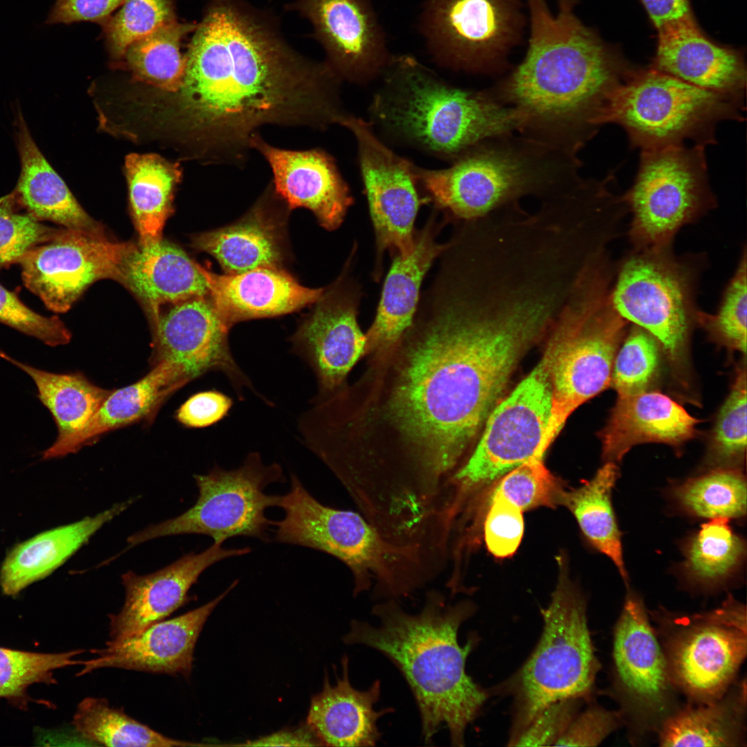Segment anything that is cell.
Segmentation results:
<instances>
[{
  "label": "cell",
  "mask_w": 747,
  "mask_h": 747,
  "mask_svg": "<svg viewBox=\"0 0 747 747\" xmlns=\"http://www.w3.org/2000/svg\"><path fill=\"white\" fill-rule=\"evenodd\" d=\"M544 334L539 318L504 293L433 277L399 340L406 356L386 412L409 448L405 474L422 490L441 489Z\"/></svg>",
  "instance_id": "1"
},
{
  "label": "cell",
  "mask_w": 747,
  "mask_h": 747,
  "mask_svg": "<svg viewBox=\"0 0 747 747\" xmlns=\"http://www.w3.org/2000/svg\"><path fill=\"white\" fill-rule=\"evenodd\" d=\"M185 57L178 113L210 163L243 166L264 125L322 130L345 114L326 62L299 54L273 16L244 0H212Z\"/></svg>",
  "instance_id": "2"
},
{
  "label": "cell",
  "mask_w": 747,
  "mask_h": 747,
  "mask_svg": "<svg viewBox=\"0 0 747 747\" xmlns=\"http://www.w3.org/2000/svg\"><path fill=\"white\" fill-rule=\"evenodd\" d=\"M532 32L522 62L494 98L524 117L522 133L576 155L597 131L609 95L633 72L564 5L556 16L531 0Z\"/></svg>",
  "instance_id": "3"
},
{
  "label": "cell",
  "mask_w": 747,
  "mask_h": 747,
  "mask_svg": "<svg viewBox=\"0 0 747 747\" xmlns=\"http://www.w3.org/2000/svg\"><path fill=\"white\" fill-rule=\"evenodd\" d=\"M470 602L446 603L442 593L427 592L422 609L405 611L396 600L376 604L378 625L353 620L344 636L386 656L407 682L419 710L425 743L443 726L453 746L464 745L465 732L480 712L487 694L465 672L475 640L461 646L458 631L473 614Z\"/></svg>",
  "instance_id": "4"
},
{
  "label": "cell",
  "mask_w": 747,
  "mask_h": 747,
  "mask_svg": "<svg viewBox=\"0 0 747 747\" xmlns=\"http://www.w3.org/2000/svg\"><path fill=\"white\" fill-rule=\"evenodd\" d=\"M371 110L408 143L454 160L479 143L522 131L523 113L490 94L455 87L409 55L391 56Z\"/></svg>",
  "instance_id": "5"
},
{
  "label": "cell",
  "mask_w": 747,
  "mask_h": 747,
  "mask_svg": "<svg viewBox=\"0 0 747 747\" xmlns=\"http://www.w3.org/2000/svg\"><path fill=\"white\" fill-rule=\"evenodd\" d=\"M512 133L488 139L442 169L414 166L421 183L438 206L459 221L486 216L519 203L526 196L541 201L573 187L576 156L527 136Z\"/></svg>",
  "instance_id": "6"
},
{
  "label": "cell",
  "mask_w": 747,
  "mask_h": 747,
  "mask_svg": "<svg viewBox=\"0 0 747 747\" xmlns=\"http://www.w3.org/2000/svg\"><path fill=\"white\" fill-rule=\"evenodd\" d=\"M285 515L272 521L277 542L331 555L351 571L354 596L374 585L376 598L398 600L436 575L428 554L416 545H400L382 537L360 514L325 506L314 498L294 474L289 492L277 504Z\"/></svg>",
  "instance_id": "7"
},
{
  "label": "cell",
  "mask_w": 747,
  "mask_h": 747,
  "mask_svg": "<svg viewBox=\"0 0 747 747\" xmlns=\"http://www.w3.org/2000/svg\"><path fill=\"white\" fill-rule=\"evenodd\" d=\"M613 271L608 258L592 261L548 331L544 356L551 387L549 445L575 409L610 385L627 323L611 304Z\"/></svg>",
  "instance_id": "8"
},
{
  "label": "cell",
  "mask_w": 747,
  "mask_h": 747,
  "mask_svg": "<svg viewBox=\"0 0 747 747\" xmlns=\"http://www.w3.org/2000/svg\"><path fill=\"white\" fill-rule=\"evenodd\" d=\"M744 100L708 91L654 68L633 71L607 97L593 124L615 123L641 150L716 143L719 122L742 121Z\"/></svg>",
  "instance_id": "9"
},
{
  "label": "cell",
  "mask_w": 747,
  "mask_h": 747,
  "mask_svg": "<svg viewBox=\"0 0 747 747\" xmlns=\"http://www.w3.org/2000/svg\"><path fill=\"white\" fill-rule=\"evenodd\" d=\"M542 614V636L513 680L516 708L510 738L549 705L586 699L599 669L584 600L566 576H560Z\"/></svg>",
  "instance_id": "10"
},
{
  "label": "cell",
  "mask_w": 747,
  "mask_h": 747,
  "mask_svg": "<svg viewBox=\"0 0 747 747\" xmlns=\"http://www.w3.org/2000/svg\"><path fill=\"white\" fill-rule=\"evenodd\" d=\"M670 247L635 249L628 255L618 269L610 301L621 317L651 334L680 369L687 365L700 311L695 301L698 270Z\"/></svg>",
  "instance_id": "11"
},
{
  "label": "cell",
  "mask_w": 747,
  "mask_h": 747,
  "mask_svg": "<svg viewBox=\"0 0 747 747\" xmlns=\"http://www.w3.org/2000/svg\"><path fill=\"white\" fill-rule=\"evenodd\" d=\"M551 412V387L546 360L533 371L488 416L479 443L467 462L443 486L445 513L456 516L468 496L525 461L542 457Z\"/></svg>",
  "instance_id": "12"
},
{
  "label": "cell",
  "mask_w": 747,
  "mask_h": 747,
  "mask_svg": "<svg viewBox=\"0 0 747 747\" xmlns=\"http://www.w3.org/2000/svg\"><path fill=\"white\" fill-rule=\"evenodd\" d=\"M622 198L632 213L635 249L670 246L678 230L717 205L705 147L642 150L635 181Z\"/></svg>",
  "instance_id": "13"
},
{
  "label": "cell",
  "mask_w": 747,
  "mask_h": 747,
  "mask_svg": "<svg viewBox=\"0 0 747 747\" xmlns=\"http://www.w3.org/2000/svg\"><path fill=\"white\" fill-rule=\"evenodd\" d=\"M199 490L195 504L183 514L129 536L131 546L153 539L174 535L199 534L223 543L238 536L267 540L272 521L265 515L277 506L279 495L264 493L270 484L283 482L282 467L265 465L257 452L250 453L237 469L214 466L208 474H195Z\"/></svg>",
  "instance_id": "14"
},
{
  "label": "cell",
  "mask_w": 747,
  "mask_h": 747,
  "mask_svg": "<svg viewBox=\"0 0 747 747\" xmlns=\"http://www.w3.org/2000/svg\"><path fill=\"white\" fill-rule=\"evenodd\" d=\"M663 649L670 679L691 698H721L745 659L746 609L731 596L715 609L677 619Z\"/></svg>",
  "instance_id": "15"
},
{
  "label": "cell",
  "mask_w": 747,
  "mask_h": 747,
  "mask_svg": "<svg viewBox=\"0 0 747 747\" xmlns=\"http://www.w3.org/2000/svg\"><path fill=\"white\" fill-rule=\"evenodd\" d=\"M516 11L510 0H426L418 30L437 64L482 71L509 48L517 33Z\"/></svg>",
  "instance_id": "16"
},
{
  "label": "cell",
  "mask_w": 747,
  "mask_h": 747,
  "mask_svg": "<svg viewBox=\"0 0 747 747\" xmlns=\"http://www.w3.org/2000/svg\"><path fill=\"white\" fill-rule=\"evenodd\" d=\"M133 243L106 235L59 229L19 260L26 287L56 313L68 311L84 291L102 279L119 281L120 266Z\"/></svg>",
  "instance_id": "17"
},
{
  "label": "cell",
  "mask_w": 747,
  "mask_h": 747,
  "mask_svg": "<svg viewBox=\"0 0 747 747\" xmlns=\"http://www.w3.org/2000/svg\"><path fill=\"white\" fill-rule=\"evenodd\" d=\"M339 124L357 141L378 256L387 250L396 256H408L414 249V223L421 203L414 165L383 144L362 119L346 114Z\"/></svg>",
  "instance_id": "18"
},
{
  "label": "cell",
  "mask_w": 747,
  "mask_h": 747,
  "mask_svg": "<svg viewBox=\"0 0 747 747\" xmlns=\"http://www.w3.org/2000/svg\"><path fill=\"white\" fill-rule=\"evenodd\" d=\"M288 6L311 24L341 80L362 84L381 76L392 55L370 0H293Z\"/></svg>",
  "instance_id": "19"
},
{
  "label": "cell",
  "mask_w": 747,
  "mask_h": 747,
  "mask_svg": "<svg viewBox=\"0 0 747 747\" xmlns=\"http://www.w3.org/2000/svg\"><path fill=\"white\" fill-rule=\"evenodd\" d=\"M152 328L154 365L165 360L176 362L190 380L210 371H219L241 398L246 389L261 397L234 358L228 340L230 326L209 295L172 304L167 313H160Z\"/></svg>",
  "instance_id": "20"
},
{
  "label": "cell",
  "mask_w": 747,
  "mask_h": 747,
  "mask_svg": "<svg viewBox=\"0 0 747 747\" xmlns=\"http://www.w3.org/2000/svg\"><path fill=\"white\" fill-rule=\"evenodd\" d=\"M323 294L292 338L294 353L315 373L320 397L335 391L365 352L366 338L357 322L359 284L347 277Z\"/></svg>",
  "instance_id": "21"
},
{
  "label": "cell",
  "mask_w": 747,
  "mask_h": 747,
  "mask_svg": "<svg viewBox=\"0 0 747 747\" xmlns=\"http://www.w3.org/2000/svg\"><path fill=\"white\" fill-rule=\"evenodd\" d=\"M238 583L235 580L210 602L170 620H160L120 640H111L106 647L92 650L95 657L82 661V676L103 667L179 674L189 676L194 647L208 618Z\"/></svg>",
  "instance_id": "22"
},
{
  "label": "cell",
  "mask_w": 747,
  "mask_h": 747,
  "mask_svg": "<svg viewBox=\"0 0 747 747\" xmlns=\"http://www.w3.org/2000/svg\"><path fill=\"white\" fill-rule=\"evenodd\" d=\"M222 544L213 542L205 551L185 555L150 574L124 573L125 600L119 613L109 615L111 640L122 639L163 620L189 601L190 589L208 567L251 551L250 547L226 549Z\"/></svg>",
  "instance_id": "23"
},
{
  "label": "cell",
  "mask_w": 747,
  "mask_h": 747,
  "mask_svg": "<svg viewBox=\"0 0 747 747\" xmlns=\"http://www.w3.org/2000/svg\"><path fill=\"white\" fill-rule=\"evenodd\" d=\"M250 147L268 163L274 192L290 209L310 210L329 230L339 227L353 198L330 154L317 148L297 151L276 147L258 133L252 137Z\"/></svg>",
  "instance_id": "24"
},
{
  "label": "cell",
  "mask_w": 747,
  "mask_h": 747,
  "mask_svg": "<svg viewBox=\"0 0 747 747\" xmlns=\"http://www.w3.org/2000/svg\"><path fill=\"white\" fill-rule=\"evenodd\" d=\"M613 654L619 684L634 705L663 710L672 683L666 657L642 601L631 593L616 625Z\"/></svg>",
  "instance_id": "25"
},
{
  "label": "cell",
  "mask_w": 747,
  "mask_h": 747,
  "mask_svg": "<svg viewBox=\"0 0 747 747\" xmlns=\"http://www.w3.org/2000/svg\"><path fill=\"white\" fill-rule=\"evenodd\" d=\"M654 69L715 93L744 100L741 56L706 38L694 19L658 31Z\"/></svg>",
  "instance_id": "26"
},
{
  "label": "cell",
  "mask_w": 747,
  "mask_h": 747,
  "mask_svg": "<svg viewBox=\"0 0 747 747\" xmlns=\"http://www.w3.org/2000/svg\"><path fill=\"white\" fill-rule=\"evenodd\" d=\"M209 296L229 326L248 319L289 313L317 302L322 288L300 285L279 268L260 267L237 274L219 275L199 265Z\"/></svg>",
  "instance_id": "27"
},
{
  "label": "cell",
  "mask_w": 747,
  "mask_h": 747,
  "mask_svg": "<svg viewBox=\"0 0 747 747\" xmlns=\"http://www.w3.org/2000/svg\"><path fill=\"white\" fill-rule=\"evenodd\" d=\"M118 282L142 304L152 327L162 305L209 295L199 264L163 239L145 246L134 244L122 260Z\"/></svg>",
  "instance_id": "28"
},
{
  "label": "cell",
  "mask_w": 747,
  "mask_h": 747,
  "mask_svg": "<svg viewBox=\"0 0 747 747\" xmlns=\"http://www.w3.org/2000/svg\"><path fill=\"white\" fill-rule=\"evenodd\" d=\"M439 224L430 219L414 233L412 252L396 256L385 279L375 320L366 338L365 351L393 349L410 326L421 296L423 279L446 243L437 241Z\"/></svg>",
  "instance_id": "29"
},
{
  "label": "cell",
  "mask_w": 747,
  "mask_h": 747,
  "mask_svg": "<svg viewBox=\"0 0 747 747\" xmlns=\"http://www.w3.org/2000/svg\"><path fill=\"white\" fill-rule=\"evenodd\" d=\"M698 420L657 391L618 396L602 432L604 458L620 462L634 446L661 443L680 446L696 434Z\"/></svg>",
  "instance_id": "30"
},
{
  "label": "cell",
  "mask_w": 747,
  "mask_h": 747,
  "mask_svg": "<svg viewBox=\"0 0 747 747\" xmlns=\"http://www.w3.org/2000/svg\"><path fill=\"white\" fill-rule=\"evenodd\" d=\"M342 676L335 684L331 685L326 676L322 691L311 699L307 726L322 746H374L381 736L378 719L393 709L374 710L380 695L379 680L367 690H357L349 680L346 656L342 659Z\"/></svg>",
  "instance_id": "31"
},
{
  "label": "cell",
  "mask_w": 747,
  "mask_h": 747,
  "mask_svg": "<svg viewBox=\"0 0 747 747\" xmlns=\"http://www.w3.org/2000/svg\"><path fill=\"white\" fill-rule=\"evenodd\" d=\"M14 124L21 170L12 192L19 207L39 221H49L68 230L105 235L103 227L86 214L46 159L20 110Z\"/></svg>",
  "instance_id": "32"
},
{
  "label": "cell",
  "mask_w": 747,
  "mask_h": 747,
  "mask_svg": "<svg viewBox=\"0 0 747 747\" xmlns=\"http://www.w3.org/2000/svg\"><path fill=\"white\" fill-rule=\"evenodd\" d=\"M134 500L116 504L95 516L44 531L17 544L6 555L0 569L2 592L15 596L51 574Z\"/></svg>",
  "instance_id": "33"
},
{
  "label": "cell",
  "mask_w": 747,
  "mask_h": 747,
  "mask_svg": "<svg viewBox=\"0 0 747 747\" xmlns=\"http://www.w3.org/2000/svg\"><path fill=\"white\" fill-rule=\"evenodd\" d=\"M190 381L185 369L176 362L165 360L156 363L137 382L113 389L86 425L65 445L60 457L76 453L109 431L149 418L172 393Z\"/></svg>",
  "instance_id": "34"
},
{
  "label": "cell",
  "mask_w": 747,
  "mask_h": 747,
  "mask_svg": "<svg viewBox=\"0 0 747 747\" xmlns=\"http://www.w3.org/2000/svg\"><path fill=\"white\" fill-rule=\"evenodd\" d=\"M0 358L33 380L38 398L51 413L58 434L42 452V459L60 458L65 445L88 423L112 390L95 385L80 372L56 374L21 362L0 350Z\"/></svg>",
  "instance_id": "35"
},
{
  "label": "cell",
  "mask_w": 747,
  "mask_h": 747,
  "mask_svg": "<svg viewBox=\"0 0 747 747\" xmlns=\"http://www.w3.org/2000/svg\"><path fill=\"white\" fill-rule=\"evenodd\" d=\"M266 205L261 201L238 222L195 236L192 246L213 256L226 274L279 268L282 260L280 236Z\"/></svg>",
  "instance_id": "36"
},
{
  "label": "cell",
  "mask_w": 747,
  "mask_h": 747,
  "mask_svg": "<svg viewBox=\"0 0 747 747\" xmlns=\"http://www.w3.org/2000/svg\"><path fill=\"white\" fill-rule=\"evenodd\" d=\"M126 169L129 198L140 246L162 239L165 221L172 212L173 191L181 177L177 163L156 154H131Z\"/></svg>",
  "instance_id": "37"
},
{
  "label": "cell",
  "mask_w": 747,
  "mask_h": 747,
  "mask_svg": "<svg viewBox=\"0 0 747 747\" xmlns=\"http://www.w3.org/2000/svg\"><path fill=\"white\" fill-rule=\"evenodd\" d=\"M620 476L615 463L607 461L580 487L564 491L560 504L575 517L591 544L607 556L624 580L627 573L622 557L621 533L611 504V492Z\"/></svg>",
  "instance_id": "38"
},
{
  "label": "cell",
  "mask_w": 747,
  "mask_h": 747,
  "mask_svg": "<svg viewBox=\"0 0 747 747\" xmlns=\"http://www.w3.org/2000/svg\"><path fill=\"white\" fill-rule=\"evenodd\" d=\"M728 520L712 519L685 542L681 568L690 582L715 587L726 582L741 566L746 557V542L732 530Z\"/></svg>",
  "instance_id": "39"
},
{
  "label": "cell",
  "mask_w": 747,
  "mask_h": 747,
  "mask_svg": "<svg viewBox=\"0 0 747 747\" xmlns=\"http://www.w3.org/2000/svg\"><path fill=\"white\" fill-rule=\"evenodd\" d=\"M745 696L719 699L706 706L685 709L670 717L662 726L659 741L663 746H734L739 745Z\"/></svg>",
  "instance_id": "40"
},
{
  "label": "cell",
  "mask_w": 747,
  "mask_h": 747,
  "mask_svg": "<svg viewBox=\"0 0 747 747\" xmlns=\"http://www.w3.org/2000/svg\"><path fill=\"white\" fill-rule=\"evenodd\" d=\"M197 26L195 23L166 24L131 43L124 57L138 80L176 93L184 74L185 57L181 53L182 39Z\"/></svg>",
  "instance_id": "41"
},
{
  "label": "cell",
  "mask_w": 747,
  "mask_h": 747,
  "mask_svg": "<svg viewBox=\"0 0 747 747\" xmlns=\"http://www.w3.org/2000/svg\"><path fill=\"white\" fill-rule=\"evenodd\" d=\"M84 739L107 746L173 747L194 744L166 737L112 708L104 699L86 697L72 721Z\"/></svg>",
  "instance_id": "42"
},
{
  "label": "cell",
  "mask_w": 747,
  "mask_h": 747,
  "mask_svg": "<svg viewBox=\"0 0 747 747\" xmlns=\"http://www.w3.org/2000/svg\"><path fill=\"white\" fill-rule=\"evenodd\" d=\"M746 481L741 470L715 468L671 490L686 513L701 518L741 519L746 514Z\"/></svg>",
  "instance_id": "43"
},
{
  "label": "cell",
  "mask_w": 747,
  "mask_h": 747,
  "mask_svg": "<svg viewBox=\"0 0 747 747\" xmlns=\"http://www.w3.org/2000/svg\"><path fill=\"white\" fill-rule=\"evenodd\" d=\"M83 649L62 653H37L0 647V699L25 710L30 700L28 688L35 683L54 684L53 672L81 665L75 660Z\"/></svg>",
  "instance_id": "44"
},
{
  "label": "cell",
  "mask_w": 747,
  "mask_h": 747,
  "mask_svg": "<svg viewBox=\"0 0 747 747\" xmlns=\"http://www.w3.org/2000/svg\"><path fill=\"white\" fill-rule=\"evenodd\" d=\"M746 448V371L738 370L730 393L717 416L712 433L707 463L712 469L741 470Z\"/></svg>",
  "instance_id": "45"
},
{
  "label": "cell",
  "mask_w": 747,
  "mask_h": 747,
  "mask_svg": "<svg viewBox=\"0 0 747 747\" xmlns=\"http://www.w3.org/2000/svg\"><path fill=\"white\" fill-rule=\"evenodd\" d=\"M616 354L610 385L618 396L648 391L658 377L660 345L649 333L634 326Z\"/></svg>",
  "instance_id": "46"
},
{
  "label": "cell",
  "mask_w": 747,
  "mask_h": 747,
  "mask_svg": "<svg viewBox=\"0 0 747 747\" xmlns=\"http://www.w3.org/2000/svg\"><path fill=\"white\" fill-rule=\"evenodd\" d=\"M175 20L173 0H124L103 24L108 49L112 57H123L131 43Z\"/></svg>",
  "instance_id": "47"
},
{
  "label": "cell",
  "mask_w": 747,
  "mask_h": 747,
  "mask_svg": "<svg viewBox=\"0 0 747 747\" xmlns=\"http://www.w3.org/2000/svg\"><path fill=\"white\" fill-rule=\"evenodd\" d=\"M542 459L532 458L510 470L495 486L490 499H504L522 511L560 504L564 490Z\"/></svg>",
  "instance_id": "48"
},
{
  "label": "cell",
  "mask_w": 747,
  "mask_h": 747,
  "mask_svg": "<svg viewBox=\"0 0 747 747\" xmlns=\"http://www.w3.org/2000/svg\"><path fill=\"white\" fill-rule=\"evenodd\" d=\"M746 252L744 250L737 270L726 288L717 312L709 315L699 311L697 323L710 338L728 349L746 354L747 270Z\"/></svg>",
  "instance_id": "49"
},
{
  "label": "cell",
  "mask_w": 747,
  "mask_h": 747,
  "mask_svg": "<svg viewBox=\"0 0 747 747\" xmlns=\"http://www.w3.org/2000/svg\"><path fill=\"white\" fill-rule=\"evenodd\" d=\"M15 196L0 199V269L19 263L33 248L51 239L59 229L45 225L28 213H20Z\"/></svg>",
  "instance_id": "50"
},
{
  "label": "cell",
  "mask_w": 747,
  "mask_h": 747,
  "mask_svg": "<svg viewBox=\"0 0 747 747\" xmlns=\"http://www.w3.org/2000/svg\"><path fill=\"white\" fill-rule=\"evenodd\" d=\"M0 322L50 347L66 344L71 338L70 331L58 317L38 314L1 284Z\"/></svg>",
  "instance_id": "51"
},
{
  "label": "cell",
  "mask_w": 747,
  "mask_h": 747,
  "mask_svg": "<svg viewBox=\"0 0 747 747\" xmlns=\"http://www.w3.org/2000/svg\"><path fill=\"white\" fill-rule=\"evenodd\" d=\"M484 522L488 550L497 557H507L517 549L524 533L522 511L501 498L490 499Z\"/></svg>",
  "instance_id": "52"
},
{
  "label": "cell",
  "mask_w": 747,
  "mask_h": 747,
  "mask_svg": "<svg viewBox=\"0 0 747 747\" xmlns=\"http://www.w3.org/2000/svg\"><path fill=\"white\" fill-rule=\"evenodd\" d=\"M581 699L553 703L540 712L515 737L510 746H554L578 714Z\"/></svg>",
  "instance_id": "53"
},
{
  "label": "cell",
  "mask_w": 747,
  "mask_h": 747,
  "mask_svg": "<svg viewBox=\"0 0 747 747\" xmlns=\"http://www.w3.org/2000/svg\"><path fill=\"white\" fill-rule=\"evenodd\" d=\"M618 725V714L592 707L577 714L554 746H596Z\"/></svg>",
  "instance_id": "54"
},
{
  "label": "cell",
  "mask_w": 747,
  "mask_h": 747,
  "mask_svg": "<svg viewBox=\"0 0 747 747\" xmlns=\"http://www.w3.org/2000/svg\"><path fill=\"white\" fill-rule=\"evenodd\" d=\"M233 405L230 397L216 391L196 393L190 397L177 410V421L194 428L212 425L226 416Z\"/></svg>",
  "instance_id": "55"
},
{
  "label": "cell",
  "mask_w": 747,
  "mask_h": 747,
  "mask_svg": "<svg viewBox=\"0 0 747 747\" xmlns=\"http://www.w3.org/2000/svg\"><path fill=\"white\" fill-rule=\"evenodd\" d=\"M124 0H55L46 24H71L81 21L104 24Z\"/></svg>",
  "instance_id": "56"
},
{
  "label": "cell",
  "mask_w": 747,
  "mask_h": 747,
  "mask_svg": "<svg viewBox=\"0 0 747 747\" xmlns=\"http://www.w3.org/2000/svg\"><path fill=\"white\" fill-rule=\"evenodd\" d=\"M658 31L693 19L688 0H641Z\"/></svg>",
  "instance_id": "57"
},
{
  "label": "cell",
  "mask_w": 747,
  "mask_h": 747,
  "mask_svg": "<svg viewBox=\"0 0 747 747\" xmlns=\"http://www.w3.org/2000/svg\"><path fill=\"white\" fill-rule=\"evenodd\" d=\"M244 746H308L322 745L319 739L307 726L296 730H282L254 741H248Z\"/></svg>",
  "instance_id": "58"
}]
</instances>
